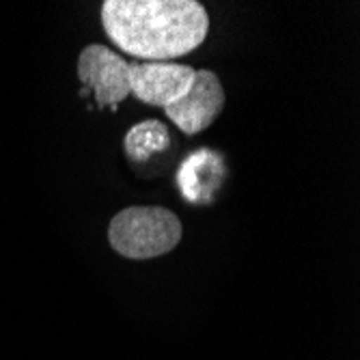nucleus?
<instances>
[{
	"label": "nucleus",
	"instance_id": "nucleus-1",
	"mask_svg": "<svg viewBox=\"0 0 360 360\" xmlns=\"http://www.w3.org/2000/svg\"><path fill=\"white\" fill-rule=\"evenodd\" d=\"M102 26L123 54L171 63L205 41L210 15L196 0H106Z\"/></svg>",
	"mask_w": 360,
	"mask_h": 360
},
{
	"label": "nucleus",
	"instance_id": "nucleus-2",
	"mask_svg": "<svg viewBox=\"0 0 360 360\" xmlns=\"http://www.w3.org/2000/svg\"><path fill=\"white\" fill-rule=\"evenodd\" d=\"M181 220L167 207L121 210L108 224V242L125 259H155L181 242Z\"/></svg>",
	"mask_w": 360,
	"mask_h": 360
},
{
	"label": "nucleus",
	"instance_id": "nucleus-3",
	"mask_svg": "<svg viewBox=\"0 0 360 360\" xmlns=\"http://www.w3.org/2000/svg\"><path fill=\"white\" fill-rule=\"evenodd\" d=\"M129 65L123 56L102 44H89L78 56V78L93 91L97 106L115 108L129 95Z\"/></svg>",
	"mask_w": 360,
	"mask_h": 360
},
{
	"label": "nucleus",
	"instance_id": "nucleus-4",
	"mask_svg": "<svg viewBox=\"0 0 360 360\" xmlns=\"http://www.w3.org/2000/svg\"><path fill=\"white\" fill-rule=\"evenodd\" d=\"M196 70L181 63H132L129 65V93L136 100L169 108L190 91Z\"/></svg>",
	"mask_w": 360,
	"mask_h": 360
},
{
	"label": "nucleus",
	"instance_id": "nucleus-5",
	"mask_svg": "<svg viewBox=\"0 0 360 360\" xmlns=\"http://www.w3.org/2000/svg\"><path fill=\"white\" fill-rule=\"evenodd\" d=\"M224 89L214 72L201 70L194 74L190 91L165 108L167 117L179 127L184 134H199L210 127L224 108Z\"/></svg>",
	"mask_w": 360,
	"mask_h": 360
},
{
	"label": "nucleus",
	"instance_id": "nucleus-6",
	"mask_svg": "<svg viewBox=\"0 0 360 360\" xmlns=\"http://www.w3.org/2000/svg\"><path fill=\"white\" fill-rule=\"evenodd\" d=\"M226 167L220 153L212 149H199L184 160L177 171V186L184 199L190 203H207L222 186Z\"/></svg>",
	"mask_w": 360,
	"mask_h": 360
},
{
	"label": "nucleus",
	"instance_id": "nucleus-7",
	"mask_svg": "<svg viewBox=\"0 0 360 360\" xmlns=\"http://www.w3.org/2000/svg\"><path fill=\"white\" fill-rule=\"evenodd\" d=\"M169 143H171V136H169L167 125L155 119H147L143 123H136L125 134L123 147H125V153L134 162H147L151 155L165 151Z\"/></svg>",
	"mask_w": 360,
	"mask_h": 360
}]
</instances>
